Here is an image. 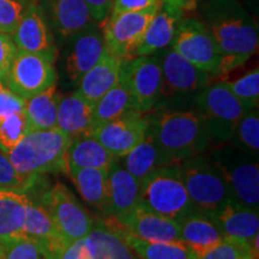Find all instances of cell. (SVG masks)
<instances>
[{"label": "cell", "mask_w": 259, "mask_h": 259, "mask_svg": "<svg viewBox=\"0 0 259 259\" xmlns=\"http://www.w3.org/2000/svg\"><path fill=\"white\" fill-rule=\"evenodd\" d=\"M200 15L221 52L220 74L242 66L257 52V22L238 0H208Z\"/></svg>", "instance_id": "6da1fadb"}, {"label": "cell", "mask_w": 259, "mask_h": 259, "mask_svg": "<svg viewBox=\"0 0 259 259\" xmlns=\"http://www.w3.org/2000/svg\"><path fill=\"white\" fill-rule=\"evenodd\" d=\"M149 135L177 164L198 156L211 143L200 116L194 112H163L149 119Z\"/></svg>", "instance_id": "7a4b0ae2"}, {"label": "cell", "mask_w": 259, "mask_h": 259, "mask_svg": "<svg viewBox=\"0 0 259 259\" xmlns=\"http://www.w3.org/2000/svg\"><path fill=\"white\" fill-rule=\"evenodd\" d=\"M71 141L72 138L58 128L30 131L6 155L17 173L28 179L56 171L66 174V153Z\"/></svg>", "instance_id": "3957f363"}, {"label": "cell", "mask_w": 259, "mask_h": 259, "mask_svg": "<svg viewBox=\"0 0 259 259\" xmlns=\"http://www.w3.org/2000/svg\"><path fill=\"white\" fill-rule=\"evenodd\" d=\"M141 204L151 211L179 222L194 211L179 164L163 166L141 180Z\"/></svg>", "instance_id": "277c9868"}, {"label": "cell", "mask_w": 259, "mask_h": 259, "mask_svg": "<svg viewBox=\"0 0 259 259\" xmlns=\"http://www.w3.org/2000/svg\"><path fill=\"white\" fill-rule=\"evenodd\" d=\"M184 184L196 211L212 218L233 202L225 178L210 160L194 156L179 163Z\"/></svg>", "instance_id": "5b68a950"}, {"label": "cell", "mask_w": 259, "mask_h": 259, "mask_svg": "<svg viewBox=\"0 0 259 259\" xmlns=\"http://www.w3.org/2000/svg\"><path fill=\"white\" fill-rule=\"evenodd\" d=\"M196 103L210 141L218 143L231 141L239 120L251 109L227 88L223 80L199 90Z\"/></svg>", "instance_id": "8992f818"}, {"label": "cell", "mask_w": 259, "mask_h": 259, "mask_svg": "<svg viewBox=\"0 0 259 259\" xmlns=\"http://www.w3.org/2000/svg\"><path fill=\"white\" fill-rule=\"evenodd\" d=\"M247 154L235 147H227L215 151L210 161L225 178L233 202L258 210L259 167Z\"/></svg>", "instance_id": "52a82bcc"}, {"label": "cell", "mask_w": 259, "mask_h": 259, "mask_svg": "<svg viewBox=\"0 0 259 259\" xmlns=\"http://www.w3.org/2000/svg\"><path fill=\"white\" fill-rule=\"evenodd\" d=\"M160 4L137 12L109 14L100 24L106 51L121 61L135 58V52Z\"/></svg>", "instance_id": "ba28073f"}, {"label": "cell", "mask_w": 259, "mask_h": 259, "mask_svg": "<svg viewBox=\"0 0 259 259\" xmlns=\"http://www.w3.org/2000/svg\"><path fill=\"white\" fill-rule=\"evenodd\" d=\"M170 48L200 70L220 76L222 56L218 45L200 19L181 18Z\"/></svg>", "instance_id": "9c48e42d"}, {"label": "cell", "mask_w": 259, "mask_h": 259, "mask_svg": "<svg viewBox=\"0 0 259 259\" xmlns=\"http://www.w3.org/2000/svg\"><path fill=\"white\" fill-rule=\"evenodd\" d=\"M41 205L50 212L58 231L66 242L85 239L94 221L89 212L71 192L69 187L58 183L42 196Z\"/></svg>", "instance_id": "30bf717a"}, {"label": "cell", "mask_w": 259, "mask_h": 259, "mask_svg": "<svg viewBox=\"0 0 259 259\" xmlns=\"http://www.w3.org/2000/svg\"><path fill=\"white\" fill-rule=\"evenodd\" d=\"M120 78L131 94L135 111L139 113L153 109L163 94L161 58L155 54L122 61Z\"/></svg>", "instance_id": "8fae6325"}, {"label": "cell", "mask_w": 259, "mask_h": 259, "mask_svg": "<svg viewBox=\"0 0 259 259\" xmlns=\"http://www.w3.org/2000/svg\"><path fill=\"white\" fill-rule=\"evenodd\" d=\"M57 83L54 61L42 54L18 51L6 88L23 100L37 95Z\"/></svg>", "instance_id": "7c38bea8"}, {"label": "cell", "mask_w": 259, "mask_h": 259, "mask_svg": "<svg viewBox=\"0 0 259 259\" xmlns=\"http://www.w3.org/2000/svg\"><path fill=\"white\" fill-rule=\"evenodd\" d=\"M142 114L143 113L132 111L121 118L99 126L94 130L93 137L116 158H122L147 137L149 119Z\"/></svg>", "instance_id": "4fadbf2b"}, {"label": "cell", "mask_w": 259, "mask_h": 259, "mask_svg": "<svg viewBox=\"0 0 259 259\" xmlns=\"http://www.w3.org/2000/svg\"><path fill=\"white\" fill-rule=\"evenodd\" d=\"M65 72L71 83L79 80L106 52L102 30L99 23H93L76 32L66 41Z\"/></svg>", "instance_id": "5bb4252c"}, {"label": "cell", "mask_w": 259, "mask_h": 259, "mask_svg": "<svg viewBox=\"0 0 259 259\" xmlns=\"http://www.w3.org/2000/svg\"><path fill=\"white\" fill-rule=\"evenodd\" d=\"M11 38L18 51L42 54L53 61L56 60V38L36 0L29 2Z\"/></svg>", "instance_id": "9a60e30c"}, {"label": "cell", "mask_w": 259, "mask_h": 259, "mask_svg": "<svg viewBox=\"0 0 259 259\" xmlns=\"http://www.w3.org/2000/svg\"><path fill=\"white\" fill-rule=\"evenodd\" d=\"M53 36L66 42L72 35L97 23L93 18L85 0H38Z\"/></svg>", "instance_id": "2e32d148"}, {"label": "cell", "mask_w": 259, "mask_h": 259, "mask_svg": "<svg viewBox=\"0 0 259 259\" xmlns=\"http://www.w3.org/2000/svg\"><path fill=\"white\" fill-rule=\"evenodd\" d=\"M160 58L163 93H198L210 84L211 74L200 70L171 48H164Z\"/></svg>", "instance_id": "e0dca14e"}, {"label": "cell", "mask_w": 259, "mask_h": 259, "mask_svg": "<svg viewBox=\"0 0 259 259\" xmlns=\"http://www.w3.org/2000/svg\"><path fill=\"white\" fill-rule=\"evenodd\" d=\"M118 222L128 234L142 240L181 241L179 222L158 215L142 204Z\"/></svg>", "instance_id": "ac0fdd59"}, {"label": "cell", "mask_w": 259, "mask_h": 259, "mask_svg": "<svg viewBox=\"0 0 259 259\" xmlns=\"http://www.w3.org/2000/svg\"><path fill=\"white\" fill-rule=\"evenodd\" d=\"M141 181L115 162L108 169V215L121 221L141 205Z\"/></svg>", "instance_id": "d6986e66"}, {"label": "cell", "mask_w": 259, "mask_h": 259, "mask_svg": "<svg viewBox=\"0 0 259 259\" xmlns=\"http://www.w3.org/2000/svg\"><path fill=\"white\" fill-rule=\"evenodd\" d=\"M84 240L90 259H139L116 229L112 216L106 220H95Z\"/></svg>", "instance_id": "ffe728a7"}, {"label": "cell", "mask_w": 259, "mask_h": 259, "mask_svg": "<svg viewBox=\"0 0 259 259\" xmlns=\"http://www.w3.org/2000/svg\"><path fill=\"white\" fill-rule=\"evenodd\" d=\"M184 17V11L161 2L156 15L149 23L143 38L139 42L135 57L153 56L169 47L176 34L178 23Z\"/></svg>", "instance_id": "44dd1931"}, {"label": "cell", "mask_w": 259, "mask_h": 259, "mask_svg": "<svg viewBox=\"0 0 259 259\" xmlns=\"http://www.w3.org/2000/svg\"><path fill=\"white\" fill-rule=\"evenodd\" d=\"M122 61L105 52L97 63L80 78L76 92L89 105L99 101L120 79Z\"/></svg>", "instance_id": "7402d4cb"}, {"label": "cell", "mask_w": 259, "mask_h": 259, "mask_svg": "<svg viewBox=\"0 0 259 259\" xmlns=\"http://www.w3.org/2000/svg\"><path fill=\"white\" fill-rule=\"evenodd\" d=\"M57 128L66 134L70 138L93 136L95 128L93 106L89 105L77 92L66 96H60Z\"/></svg>", "instance_id": "603a6c76"}, {"label": "cell", "mask_w": 259, "mask_h": 259, "mask_svg": "<svg viewBox=\"0 0 259 259\" xmlns=\"http://www.w3.org/2000/svg\"><path fill=\"white\" fill-rule=\"evenodd\" d=\"M181 241L200 257L220 244L225 236L209 216L199 211H192L179 221Z\"/></svg>", "instance_id": "cb8c5ba5"}, {"label": "cell", "mask_w": 259, "mask_h": 259, "mask_svg": "<svg viewBox=\"0 0 259 259\" xmlns=\"http://www.w3.org/2000/svg\"><path fill=\"white\" fill-rule=\"evenodd\" d=\"M223 236L251 242L259 234L258 210L231 202L211 218Z\"/></svg>", "instance_id": "d4e9b609"}, {"label": "cell", "mask_w": 259, "mask_h": 259, "mask_svg": "<svg viewBox=\"0 0 259 259\" xmlns=\"http://www.w3.org/2000/svg\"><path fill=\"white\" fill-rule=\"evenodd\" d=\"M66 174L87 203L108 215V169L69 167Z\"/></svg>", "instance_id": "484cf974"}, {"label": "cell", "mask_w": 259, "mask_h": 259, "mask_svg": "<svg viewBox=\"0 0 259 259\" xmlns=\"http://www.w3.org/2000/svg\"><path fill=\"white\" fill-rule=\"evenodd\" d=\"M29 197L23 191L0 187V245L22 234Z\"/></svg>", "instance_id": "4316f807"}, {"label": "cell", "mask_w": 259, "mask_h": 259, "mask_svg": "<svg viewBox=\"0 0 259 259\" xmlns=\"http://www.w3.org/2000/svg\"><path fill=\"white\" fill-rule=\"evenodd\" d=\"M116 160L118 158L111 151L107 150L93 136H80V137L72 138L66 153L67 168L79 167L109 169Z\"/></svg>", "instance_id": "83f0119b"}, {"label": "cell", "mask_w": 259, "mask_h": 259, "mask_svg": "<svg viewBox=\"0 0 259 259\" xmlns=\"http://www.w3.org/2000/svg\"><path fill=\"white\" fill-rule=\"evenodd\" d=\"M122 158L125 160L124 167L139 181L157 168L177 164L162 150L149 132L144 141Z\"/></svg>", "instance_id": "f1b7e54d"}, {"label": "cell", "mask_w": 259, "mask_h": 259, "mask_svg": "<svg viewBox=\"0 0 259 259\" xmlns=\"http://www.w3.org/2000/svg\"><path fill=\"white\" fill-rule=\"evenodd\" d=\"M60 96L57 85L54 84L37 95L25 100L24 115L28 132L57 128L58 106H59Z\"/></svg>", "instance_id": "f546056e"}, {"label": "cell", "mask_w": 259, "mask_h": 259, "mask_svg": "<svg viewBox=\"0 0 259 259\" xmlns=\"http://www.w3.org/2000/svg\"><path fill=\"white\" fill-rule=\"evenodd\" d=\"M114 219V218H113ZM115 227L139 259H198L183 241H147L128 234L116 220Z\"/></svg>", "instance_id": "4dcf8cb0"}, {"label": "cell", "mask_w": 259, "mask_h": 259, "mask_svg": "<svg viewBox=\"0 0 259 259\" xmlns=\"http://www.w3.org/2000/svg\"><path fill=\"white\" fill-rule=\"evenodd\" d=\"M22 234L40 241L42 245H45L47 251L66 242L60 235L50 212L41 204L32 202L30 198H29Z\"/></svg>", "instance_id": "1f68e13d"}, {"label": "cell", "mask_w": 259, "mask_h": 259, "mask_svg": "<svg viewBox=\"0 0 259 259\" xmlns=\"http://www.w3.org/2000/svg\"><path fill=\"white\" fill-rule=\"evenodd\" d=\"M135 111L131 94L121 78L93 107L94 126L99 127ZM94 128V130H95Z\"/></svg>", "instance_id": "d6a6232c"}, {"label": "cell", "mask_w": 259, "mask_h": 259, "mask_svg": "<svg viewBox=\"0 0 259 259\" xmlns=\"http://www.w3.org/2000/svg\"><path fill=\"white\" fill-rule=\"evenodd\" d=\"M238 142V149L251 155L259 150V114L258 108L246 112L236 125L233 137Z\"/></svg>", "instance_id": "836d02e7"}, {"label": "cell", "mask_w": 259, "mask_h": 259, "mask_svg": "<svg viewBox=\"0 0 259 259\" xmlns=\"http://www.w3.org/2000/svg\"><path fill=\"white\" fill-rule=\"evenodd\" d=\"M27 134L24 112H16L0 118V151L8 154Z\"/></svg>", "instance_id": "e575fe53"}, {"label": "cell", "mask_w": 259, "mask_h": 259, "mask_svg": "<svg viewBox=\"0 0 259 259\" xmlns=\"http://www.w3.org/2000/svg\"><path fill=\"white\" fill-rule=\"evenodd\" d=\"M2 259H47V248L40 241L25 235L2 244Z\"/></svg>", "instance_id": "d590c367"}, {"label": "cell", "mask_w": 259, "mask_h": 259, "mask_svg": "<svg viewBox=\"0 0 259 259\" xmlns=\"http://www.w3.org/2000/svg\"><path fill=\"white\" fill-rule=\"evenodd\" d=\"M248 241L225 236L221 242L198 259H258Z\"/></svg>", "instance_id": "8d00e7d4"}, {"label": "cell", "mask_w": 259, "mask_h": 259, "mask_svg": "<svg viewBox=\"0 0 259 259\" xmlns=\"http://www.w3.org/2000/svg\"><path fill=\"white\" fill-rule=\"evenodd\" d=\"M231 92L248 108H258L259 105V70L254 69L233 82L223 80Z\"/></svg>", "instance_id": "74e56055"}, {"label": "cell", "mask_w": 259, "mask_h": 259, "mask_svg": "<svg viewBox=\"0 0 259 259\" xmlns=\"http://www.w3.org/2000/svg\"><path fill=\"white\" fill-rule=\"evenodd\" d=\"M30 0H0V32L12 36Z\"/></svg>", "instance_id": "f35d334b"}, {"label": "cell", "mask_w": 259, "mask_h": 259, "mask_svg": "<svg viewBox=\"0 0 259 259\" xmlns=\"http://www.w3.org/2000/svg\"><path fill=\"white\" fill-rule=\"evenodd\" d=\"M36 179H28L17 173L15 167L10 162L8 155L0 151V187L25 191L34 186Z\"/></svg>", "instance_id": "ab89813d"}, {"label": "cell", "mask_w": 259, "mask_h": 259, "mask_svg": "<svg viewBox=\"0 0 259 259\" xmlns=\"http://www.w3.org/2000/svg\"><path fill=\"white\" fill-rule=\"evenodd\" d=\"M47 259H90L85 240L63 242L47 251Z\"/></svg>", "instance_id": "60d3db41"}, {"label": "cell", "mask_w": 259, "mask_h": 259, "mask_svg": "<svg viewBox=\"0 0 259 259\" xmlns=\"http://www.w3.org/2000/svg\"><path fill=\"white\" fill-rule=\"evenodd\" d=\"M17 52L18 50L11 36L0 32V87L6 88L10 70Z\"/></svg>", "instance_id": "b9f144b4"}, {"label": "cell", "mask_w": 259, "mask_h": 259, "mask_svg": "<svg viewBox=\"0 0 259 259\" xmlns=\"http://www.w3.org/2000/svg\"><path fill=\"white\" fill-rule=\"evenodd\" d=\"M25 100L15 95L8 88L0 87V118L16 112H24Z\"/></svg>", "instance_id": "7bdbcfd3"}, {"label": "cell", "mask_w": 259, "mask_h": 259, "mask_svg": "<svg viewBox=\"0 0 259 259\" xmlns=\"http://www.w3.org/2000/svg\"><path fill=\"white\" fill-rule=\"evenodd\" d=\"M161 0H113L109 14L118 15L125 12H137L150 6L160 4Z\"/></svg>", "instance_id": "ee69618b"}, {"label": "cell", "mask_w": 259, "mask_h": 259, "mask_svg": "<svg viewBox=\"0 0 259 259\" xmlns=\"http://www.w3.org/2000/svg\"><path fill=\"white\" fill-rule=\"evenodd\" d=\"M85 3L95 22L101 24L111 12L113 0H85Z\"/></svg>", "instance_id": "f6af8a7d"}, {"label": "cell", "mask_w": 259, "mask_h": 259, "mask_svg": "<svg viewBox=\"0 0 259 259\" xmlns=\"http://www.w3.org/2000/svg\"><path fill=\"white\" fill-rule=\"evenodd\" d=\"M167 3L174 8L181 10V11H193L197 8V0H161Z\"/></svg>", "instance_id": "bcb514c9"}, {"label": "cell", "mask_w": 259, "mask_h": 259, "mask_svg": "<svg viewBox=\"0 0 259 259\" xmlns=\"http://www.w3.org/2000/svg\"><path fill=\"white\" fill-rule=\"evenodd\" d=\"M3 258V246L0 245V259Z\"/></svg>", "instance_id": "7dc6e473"}]
</instances>
